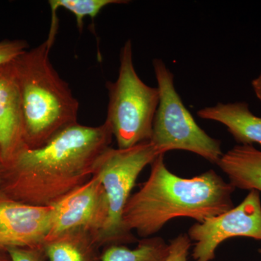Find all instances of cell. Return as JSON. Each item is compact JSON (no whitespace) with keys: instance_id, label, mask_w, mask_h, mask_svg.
I'll use <instances>...</instances> for the list:
<instances>
[{"instance_id":"cell-1","label":"cell","mask_w":261,"mask_h":261,"mask_svg":"<svg viewBox=\"0 0 261 261\" xmlns=\"http://www.w3.org/2000/svg\"><path fill=\"white\" fill-rule=\"evenodd\" d=\"M111 127L77 123L37 147H23L3 165L0 192L19 202L50 207L88 181L113 140Z\"/></svg>"},{"instance_id":"cell-2","label":"cell","mask_w":261,"mask_h":261,"mask_svg":"<svg viewBox=\"0 0 261 261\" xmlns=\"http://www.w3.org/2000/svg\"><path fill=\"white\" fill-rule=\"evenodd\" d=\"M234 190L214 170L192 178L178 176L166 167L161 154L151 164L147 181L128 199L122 217L123 228L145 239L178 218L202 222L234 207Z\"/></svg>"},{"instance_id":"cell-3","label":"cell","mask_w":261,"mask_h":261,"mask_svg":"<svg viewBox=\"0 0 261 261\" xmlns=\"http://www.w3.org/2000/svg\"><path fill=\"white\" fill-rule=\"evenodd\" d=\"M53 43L47 39L13 61L29 148L40 147L60 130L77 123L80 103L49 60Z\"/></svg>"},{"instance_id":"cell-4","label":"cell","mask_w":261,"mask_h":261,"mask_svg":"<svg viewBox=\"0 0 261 261\" xmlns=\"http://www.w3.org/2000/svg\"><path fill=\"white\" fill-rule=\"evenodd\" d=\"M106 87L109 101L106 122L118 148H128L150 140L159 90L144 83L137 75L130 40L121 48L118 79L107 82Z\"/></svg>"},{"instance_id":"cell-5","label":"cell","mask_w":261,"mask_h":261,"mask_svg":"<svg viewBox=\"0 0 261 261\" xmlns=\"http://www.w3.org/2000/svg\"><path fill=\"white\" fill-rule=\"evenodd\" d=\"M152 65L160 100L149 141L161 154L171 150L188 151L217 164L224 154L221 142L197 124L178 94L174 76L164 62L154 59Z\"/></svg>"},{"instance_id":"cell-6","label":"cell","mask_w":261,"mask_h":261,"mask_svg":"<svg viewBox=\"0 0 261 261\" xmlns=\"http://www.w3.org/2000/svg\"><path fill=\"white\" fill-rule=\"evenodd\" d=\"M161 155L150 141L128 148L108 147L94 166V176L102 184L108 205L107 223L99 238L98 245H123L135 241L132 233L123 226V213L132 195L136 181L144 168Z\"/></svg>"},{"instance_id":"cell-7","label":"cell","mask_w":261,"mask_h":261,"mask_svg":"<svg viewBox=\"0 0 261 261\" xmlns=\"http://www.w3.org/2000/svg\"><path fill=\"white\" fill-rule=\"evenodd\" d=\"M187 235L194 243V261L214 260L218 247L228 239L247 238L261 241L260 192L251 190L240 205L192 225Z\"/></svg>"},{"instance_id":"cell-8","label":"cell","mask_w":261,"mask_h":261,"mask_svg":"<svg viewBox=\"0 0 261 261\" xmlns=\"http://www.w3.org/2000/svg\"><path fill=\"white\" fill-rule=\"evenodd\" d=\"M51 208L50 228L46 242L65 233L83 232L92 235L98 245V238L107 223L108 205L97 176L93 175Z\"/></svg>"},{"instance_id":"cell-9","label":"cell","mask_w":261,"mask_h":261,"mask_svg":"<svg viewBox=\"0 0 261 261\" xmlns=\"http://www.w3.org/2000/svg\"><path fill=\"white\" fill-rule=\"evenodd\" d=\"M51 206L23 203L0 192V250L42 248L50 228Z\"/></svg>"},{"instance_id":"cell-10","label":"cell","mask_w":261,"mask_h":261,"mask_svg":"<svg viewBox=\"0 0 261 261\" xmlns=\"http://www.w3.org/2000/svg\"><path fill=\"white\" fill-rule=\"evenodd\" d=\"M0 146L3 164L25 147L23 105L13 61L0 66Z\"/></svg>"},{"instance_id":"cell-11","label":"cell","mask_w":261,"mask_h":261,"mask_svg":"<svg viewBox=\"0 0 261 261\" xmlns=\"http://www.w3.org/2000/svg\"><path fill=\"white\" fill-rule=\"evenodd\" d=\"M202 119L219 122L226 127L238 145L257 144L261 150V118L255 116L246 102H219L197 111Z\"/></svg>"},{"instance_id":"cell-12","label":"cell","mask_w":261,"mask_h":261,"mask_svg":"<svg viewBox=\"0 0 261 261\" xmlns=\"http://www.w3.org/2000/svg\"><path fill=\"white\" fill-rule=\"evenodd\" d=\"M235 189L261 192V150L253 145H238L223 154L217 163Z\"/></svg>"},{"instance_id":"cell-13","label":"cell","mask_w":261,"mask_h":261,"mask_svg":"<svg viewBox=\"0 0 261 261\" xmlns=\"http://www.w3.org/2000/svg\"><path fill=\"white\" fill-rule=\"evenodd\" d=\"M95 239L89 233H65L44 243L48 261H100Z\"/></svg>"},{"instance_id":"cell-14","label":"cell","mask_w":261,"mask_h":261,"mask_svg":"<svg viewBox=\"0 0 261 261\" xmlns=\"http://www.w3.org/2000/svg\"><path fill=\"white\" fill-rule=\"evenodd\" d=\"M169 243L163 238L151 237L141 240L134 249L123 245H109L100 254V261H166Z\"/></svg>"},{"instance_id":"cell-15","label":"cell","mask_w":261,"mask_h":261,"mask_svg":"<svg viewBox=\"0 0 261 261\" xmlns=\"http://www.w3.org/2000/svg\"><path fill=\"white\" fill-rule=\"evenodd\" d=\"M51 12L50 31L51 33L58 32V20L57 12L60 8L68 10L74 15L78 29L82 32L83 29L84 19L89 17L92 20L97 16L101 10L110 5L127 4L128 1L123 0H49Z\"/></svg>"},{"instance_id":"cell-16","label":"cell","mask_w":261,"mask_h":261,"mask_svg":"<svg viewBox=\"0 0 261 261\" xmlns=\"http://www.w3.org/2000/svg\"><path fill=\"white\" fill-rule=\"evenodd\" d=\"M192 245L187 233H181L169 243V255L166 261H189Z\"/></svg>"},{"instance_id":"cell-17","label":"cell","mask_w":261,"mask_h":261,"mask_svg":"<svg viewBox=\"0 0 261 261\" xmlns=\"http://www.w3.org/2000/svg\"><path fill=\"white\" fill-rule=\"evenodd\" d=\"M28 44L23 40H5L0 42V66L14 61L27 50Z\"/></svg>"},{"instance_id":"cell-18","label":"cell","mask_w":261,"mask_h":261,"mask_svg":"<svg viewBox=\"0 0 261 261\" xmlns=\"http://www.w3.org/2000/svg\"><path fill=\"white\" fill-rule=\"evenodd\" d=\"M11 261H48L42 248L15 247L6 250Z\"/></svg>"},{"instance_id":"cell-19","label":"cell","mask_w":261,"mask_h":261,"mask_svg":"<svg viewBox=\"0 0 261 261\" xmlns=\"http://www.w3.org/2000/svg\"><path fill=\"white\" fill-rule=\"evenodd\" d=\"M252 87L255 96L261 101V73L252 80Z\"/></svg>"},{"instance_id":"cell-20","label":"cell","mask_w":261,"mask_h":261,"mask_svg":"<svg viewBox=\"0 0 261 261\" xmlns=\"http://www.w3.org/2000/svg\"><path fill=\"white\" fill-rule=\"evenodd\" d=\"M0 261H11L6 250H0Z\"/></svg>"},{"instance_id":"cell-21","label":"cell","mask_w":261,"mask_h":261,"mask_svg":"<svg viewBox=\"0 0 261 261\" xmlns=\"http://www.w3.org/2000/svg\"><path fill=\"white\" fill-rule=\"evenodd\" d=\"M3 163H0V178H1L2 173H3Z\"/></svg>"},{"instance_id":"cell-22","label":"cell","mask_w":261,"mask_h":261,"mask_svg":"<svg viewBox=\"0 0 261 261\" xmlns=\"http://www.w3.org/2000/svg\"><path fill=\"white\" fill-rule=\"evenodd\" d=\"M0 163H3V159H2L1 146H0Z\"/></svg>"}]
</instances>
